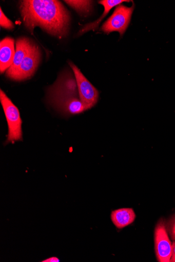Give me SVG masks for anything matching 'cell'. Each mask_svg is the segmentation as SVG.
Returning <instances> with one entry per match:
<instances>
[{
	"label": "cell",
	"mask_w": 175,
	"mask_h": 262,
	"mask_svg": "<svg viewBox=\"0 0 175 262\" xmlns=\"http://www.w3.org/2000/svg\"><path fill=\"white\" fill-rule=\"evenodd\" d=\"M42 261H45V262H59L60 259L56 257H52L51 258H48Z\"/></svg>",
	"instance_id": "e0dca14e"
},
{
	"label": "cell",
	"mask_w": 175,
	"mask_h": 262,
	"mask_svg": "<svg viewBox=\"0 0 175 262\" xmlns=\"http://www.w3.org/2000/svg\"><path fill=\"white\" fill-rule=\"evenodd\" d=\"M56 88L67 94L77 96L78 86L76 79L72 77L65 79L63 83L57 84Z\"/></svg>",
	"instance_id": "7c38bea8"
},
{
	"label": "cell",
	"mask_w": 175,
	"mask_h": 262,
	"mask_svg": "<svg viewBox=\"0 0 175 262\" xmlns=\"http://www.w3.org/2000/svg\"><path fill=\"white\" fill-rule=\"evenodd\" d=\"M15 51L14 39L7 37L0 42V72L3 74L13 63Z\"/></svg>",
	"instance_id": "9c48e42d"
},
{
	"label": "cell",
	"mask_w": 175,
	"mask_h": 262,
	"mask_svg": "<svg viewBox=\"0 0 175 262\" xmlns=\"http://www.w3.org/2000/svg\"><path fill=\"white\" fill-rule=\"evenodd\" d=\"M34 45L32 41L26 37H21L17 39L13 62L10 68L6 71L7 77L10 78L14 74Z\"/></svg>",
	"instance_id": "ba28073f"
},
{
	"label": "cell",
	"mask_w": 175,
	"mask_h": 262,
	"mask_svg": "<svg viewBox=\"0 0 175 262\" xmlns=\"http://www.w3.org/2000/svg\"><path fill=\"white\" fill-rule=\"evenodd\" d=\"M170 262H175V242L174 241L172 245L171 256L170 260Z\"/></svg>",
	"instance_id": "2e32d148"
},
{
	"label": "cell",
	"mask_w": 175,
	"mask_h": 262,
	"mask_svg": "<svg viewBox=\"0 0 175 262\" xmlns=\"http://www.w3.org/2000/svg\"><path fill=\"white\" fill-rule=\"evenodd\" d=\"M155 249L159 261H170L172 245L167 234L165 222L162 219L158 223L155 230Z\"/></svg>",
	"instance_id": "8992f818"
},
{
	"label": "cell",
	"mask_w": 175,
	"mask_h": 262,
	"mask_svg": "<svg viewBox=\"0 0 175 262\" xmlns=\"http://www.w3.org/2000/svg\"><path fill=\"white\" fill-rule=\"evenodd\" d=\"M68 5L82 14H88L91 10L92 2L91 1H64Z\"/></svg>",
	"instance_id": "4fadbf2b"
},
{
	"label": "cell",
	"mask_w": 175,
	"mask_h": 262,
	"mask_svg": "<svg viewBox=\"0 0 175 262\" xmlns=\"http://www.w3.org/2000/svg\"><path fill=\"white\" fill-rule=\"evenodd\" d=\"M166 227L171 239L175 241V216L168 221Z\"/></svg>",
	"instance_id": "9a60e30c"
},
{
	"label": "cell",
	"mask_w": 175,
	"mask_h": 262,
	"mask_svg": "<svg viewBox=\"0 0 175 262\" xmlns=\"http://www.w3.org/2000/svg\"><path fill=\"white\" fill-rule=\"evenodd\" d=\"M41 57L39 47L35 44L10 79L22 81L31 78L40 63Z\"/></svg>",
	"instance_id": "5b68a950"
},
{
	"label": "cell",
	"mask_w": 175,
	"mask_h": 262,
	"mask_svg": "<svg viewBox=\"0 0 175 262\" xmlns=\"http://www.w3.org/2000/svg\"><path fill=\"white\" fill-rule=\"evenodd\" d=\"M124 2L128 3L129 1H126V0H102V1L99 2V4L103 5L104 7L105 10L103 15L97 20L88 24V25L85 26L80 31V35L91 30L96 29L98 27L99 24L101 23L103 18L106 16L113 7L118 6Z\"/></svg>",
	"instance_id": "8fae6325"
},
{
	"label": "cell",
	"mask_w": 175,
	"mask_h": 262,
	"mask_svg": "<svg viewBox=\"0 0 175 262\" xmlns=\"http://www.w3.org/2000/svg\"><path fill=\"white\" fill-rule=\"evenodd\" d=\"M134 9V4L131 7L122 5L117 6L112 15L103 25L102 31L106 34L118 32L123 36L129 27Z\"/></svg>",
	"instance_id": "3957f363"
},
{
	"label": "cell",
	"mask_w": 175,
	"mask_h": 262,
	"mask_svg": "<svg viewBox=\"0 0 175 262\" xmlns=\"http://www.w3.org/2000/svg\"><path fill=\"white\" fill-rule=\"evenodd\" d=\"M135 213L132 208H121L112 211L111 219L118 229H122L134 222Z\"/></svg>",
	"instance_id": "30bf717a"
},
{
	"label": "cell",
	"mask_w": 175,
	"mask_h": 262,
	"mask_svg": "<svg viewBox=\"0 0 175 262\" xmlns=\"http://www.w3.org/2000/svg\"><path fill=\"white\" fill-rule=\"evenodd\" d=\"M0 101L5 113L9 128L6 144L10 142L13 144L16 141H22V121L19 110L2 90H0Z\"/></svg>",
	"instance_id": "7a4b0ae2"
},
{
	"label": "cell",
	"mask_w": 175,
	"mask_h": 262,
	"mask_svg": "<svg viewBox=\"0 0 175 262\" xmlns=\"http://www.w3.org/2000/svg\"><path fill=\"white\" fill-rule=\"evenodd\" d=\"M74 78L76 79L80 99L84 103L87 110L90 109L97 103L99 99V92L89 81L81 72L80 69L73 63L69 62Z\"/></svg>",
	"instance_id": "277c9868"
},
{
	"label": "cell",
	"mask_w": 175,
	"mask_h": 262,
	"mask_svg": "<svg viewBox=\"0 0 175 262\" xmlns=\"http://www.w3.org/2000/svg\"><path fill=\"white\" fill-rule=\"evenodd\" d=\"M55 101L63 111L71 114H78L87 110L84 103L76 95L54 89Z\"/></svg>",
	"instance_id": "52a82bcc"
},
{
	"label": "cell",
	"mask_w": 175,
	"mask_h": 262,
	"mask_svg": "<svg viewBox=\"0 0 175 262\" xmlns=\"http://www.w3.org/2000/svg\"><path fill=\"white\" fill-rule=\"evenodd\" d=\"M0 26L9 30H12L14 28L13 22L5 15L2 8L0 9Z\"/></svg>",
	"instance_id": "5bb4252c"
},
{
	"label": "cell",
	"mask_w": 175,
	"mask_h": 262,
	"mask_svg": "<svg viewBox=\"0 0 175 262\" xmlns=\"http://www.w3.org/2000/svg\"><path fill=\"white\" fill-rule=\"evenodd\" d=\"M25 26L33 34L40 27L50 35L62 38L68 32L70 15L56 0H25L20 3Z\"/></svg>",
	"instance_id": "6da1fadb"
}]
</instances>
